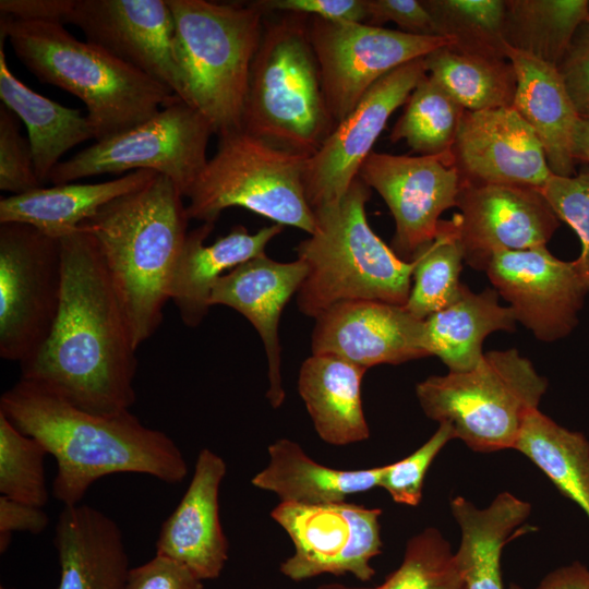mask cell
Masks as SVG:
<instances>
[{
  "mask_svg": "<svg viewBox=\"0 0 589 589\" xmlns=\"http://www.w3.org/2000/svg\"><path fill=\"white\" fill-rule=\"evenodd\" d=\"M60 239L61 304L49 337L21 364V380L96 416L135 402L136 345L94 237L77 229Z\"/></svg>",
  "mask_w": 589,
  "mask_h": 589,
  "instance_id": "cell-1",
  "label": "cell"
},
{
  "mask_svg": "<svg viewBox=\"0 0 589 589\" xmlns=\"http://www.w3.org/2000/svg\"><path fill=\"white\" fill-rule=\"evenodd\" d=\"M0 412L53 456L52 495L64 506L80 504L91 485L108 474L141 473L176 484L188 473L176 442L130 410L92 414L20 378L1 395Z\"/></svg>",
  "mask_w": 589,
  "mask_h": 589,
  "instance_id": "cell-2",
  "label": "cell"
},
{
  "mask_svg": "<svg viewBox=\"0 0 589 589\" xmlns=\"http://www.w3.org/2000/svg\"><path fill=\"white\" fill-rule=\"evenodd\" d=\"M183 195L167 177L124 194L79 227L98 245L139 347L159 327L187 235Z\"/></svg>",
  "mask_w": 589,
  "mask_h": 589,
  "instance_id": "cell-3",
  "label": "cell"
},
{
  "mask_svg": "<svg viewBox=\"0 0 589 589\" xmlns=\"http://www.w3.org/2000/svg\"><path fill=\"white\" fill-rule=\"evenodd\" d=\"M0 43L41 83L60 87L85 104L96 141L129 130L179 97L167 86L81 41L61 23L21 21L1 14Z\"/></svg>",
  "mask_w": 589,
  "mask_h": 589,
  "instance_id": "cell-4",
  "label": "cell"
},
{
  "mask_svg": "<svg viewBox=\"0 0 589 589\" xmlns=\"http://www.w3.org/2000/svg\"><path fill=\"white\" fill-rule=\"evenodd\" d=\"M371 189L358 177L342 199L314 211L315 230L296 248L308 267L297 292L301 313L316 318L345 301L407 303L414 260H401L370 227Z\"/></svg>",
  "mask_w": 589,
  "mask_h": 589,
  "instance_id": "cell-5",
  "label": "cell"
},
{
  "mask_svg": "<svg viewBox=\"0 0 589 589\" xmlns=\"http://www.w3.org/2000/svg\"><path fill=\"white\" fill-rule=\"evenodd\" d=\"M167 2L175 21L182 100L196 109L218 136L240 129L265 14L252 2Z\"/></svg>",
  "mask_w": 589,
  "mask_h": 589,
  "instance_id": "cell-6",
  "label": "cell"
},
{
  "mask_svg": "<svg viewBox=\"0 0 589 589\" xmlns=\"http://www.w3.org/2000/svg\"><path fill=\"white\" fill-rule=\"evenodd\" d=\"M309 16L266 22L251 63L241 129L279 147L313 155L336 125L308 32Z\"/></svg>",
  "mask_w": 589,
  "mask_h": 589,
  "instance_id": "cell-7",
  "label": "cell"
},
{
  "mask_svg": "<svg viewBox=\"0 0 589 589\" xmlns=\"http://www.w3.org/2000/svg\"><path fill=\"white\" fill-rule=\"evenodd\" d=\"M532 362L515 348L483 353L462 372L448 371L418 383L424 414L447 423L455 438L478 453L514 448L526 418L548 388Z\"/></svg>",
  "mask_w": 589,
  "mask_h": 589,
  "instance_id": "cell-8",
  "label": "cell"
},
{
  "mask_svg": "<svg viewBox=\"0 0 589 589\" xmlns=\"http://www.w3.org/2000/svg\"><path fill=\"white\" fill-rule=\"evenodd\" d=\"M218 137L216 154L185 196L189 218L215 224L224 209L243 207L312 235L315 217L303 185L310 156L274 145L241 128Z\"/></svg>",
  "mask_w": 589,
  "mask_h": 589,
  "instance_id": "cell-9",
  "label": "cell"
},
{
  "mask_svg": "<svg viewBox=\"0 0 589 589\" xmlns=\"http://www.w3.org/2000/svg\"><path fill=\"white\" fill-rule=\"evenodd\" d=\"M213 133L208 121L178 98L146 121L60 161L48 181L63 184L104 173L152 170L169 178L185 197L208 160Z\"/></svg>",
  "mask_w": 589,
  "mask_h": 589,
  "instance_id": "cell-10",
  "label": "cell"
},
{
  "mask_svg": "<svg viewBox=\"0 0 589 589\" xmlns=\"http://www.w3.org/2000/svg\"><path fill=\"white\" fill-rule=\"evenodd\" d=\"M63 263L59 238L24 223H0V356L33 359L59 313Z\"/></svg>",
  "mask_w": 589,
  "mask_h": 589,
  "instance_id": "cell-11",
  "label": "cell"
},
{
  "mask_svg": "<svg viewBox=\"0 0 589 589\" xmlns=\"http://www.w3.org/2000/svg\"><path fill=\"white\" fill-rule=\"evenodd\" d=\"M308 32L322 79L328 111L341 121L365 93L396 68L449 45L365 23L309 16Z\"/></svg>",
  "mask_w": 589,
  "mask_h": 589,
  "instance_id": "cell-12",
  "label": "cell"
},
{
  "mask_svg": "<svg viewBox=\"0 0 589 589\" xmlns=\"http://www.w3.org/2000/svg\"><path fill=\"white\" fill-rule=\"evenodd\" d=\"M381 515V508L346 501L315 506L280 502L271 516L294 546L281 574L294 581L323 574L369 581L375 575L370 562L383 548Z\"/></svg>",
  "mask_w": 589,
  "mask_h": 589,
  "instance_id": "cell-13",
  "label": "cell"
},
{
  "mask_svg": "<svg viewBox=\"0 0 589 589\" xmlns=\"http://www.w3.org/2000/svg\"><path fill=\"white\" fill-rule=\"evenodd\" d=\"M426 74L424 57L409 61L377 81L311 155L303 172L306 201L316 211L338 203L385 129Z\"/></svg>",
  "mask_w": 589,
  "mask_h": 589,
  "instance_id": "cell-14",
  "label": "cell"
},
{
  "mask_svg": "<svg viewBox=\"0 0 589 589\" xmlns=\"http://www.w3.org/2000/svg\"><path fill=\"white\" fill-rule=\"evenodd\" d=\"M358 177L385 201L395 220L393 251L404 261L430 244L441 215L456 206L461 178L453 156L372 152Z\"/></svg>",
  "mask_w": 589,
  "mask_h": 589,
  "instance_id": "cell-15",
  "label": "cell"
},
{
  "mask_svg": "<svg viewBox=\"0 0 589 589\" xmlns=\"http://www.w3.org/2000/svg\"><path fill=\"white\" fill-rule=\"evenodd\" d=\"M455 221L465 262L485 271L501 252L546 245L561 225L538 188L461 180Z\"/></svg>",
  "mask_w": 589,
  "mask_h": 589,
  "instance_id": "cell-16",
  "label": "cell"
},
{
  "mask_svg": "<svg viewBox=\"0 0 589 589\" xmlns=\"http://www.w3.org/2000/svg\"><path fill=\"white\" fill-rule=\"evenodd\" d=\"M485 272L516 321L537 339L556 341L576 328L589 284L573 261L560 260L541 245L501 252Z\"/></svg>",
  "mask_w": 589,
  "mask_h": 589,
  "instance_id": "cell-17",
  "label": "cell"
},
{
  "mask_svg": "<svg viewBox=\"0 0 589 589\" xmlns=\"http://www.w3.org/2000/svg\"><path fill=\"white\" fill-rule=\"evenodd\" d=\"M64 23L86 41L167 86L182 100L175 21L167 0H75Z\"/></svg>",
  "mask_w": 589,
  "mask_h": 589,
  "instance_id": "cell-18",
  "label": "cell"
},
{
  "mask_svg": "<svg viewBox=\"0 0 589 589\" xmlns=\"http://www.w3.org/2000/svg\"><path fill=\"white\" fill-rule=\"evenodd\" d=\"M312 354H330L363 369L428 357L424 321L404 305L356 300L337 303L316 318Z\"/></svg>",
  "mask_w": 589,
  "mask_h": 589,
  "instance_id": "cell-19",
  "label": "cell"
},
{
  "mask_svg": "<svg viewBox=\"0 0 589 589\" xmlns=\"http://www.w3.org/2000/svg\"><path fill=\"white\" fill-rule=\"evenodd\" d=\"M453 163L461 180L542 189L553 175L533 130L512 107L465 110Z\"/></svg>",
  "mask_w": 589,
  "mask_h": 589,
  "instance_id": "cell-20",
  "label": "cell"
},
{
  "mask_svg": "<svg viewBox=\"0 0 589 589\" xmlns=\"http://www.w3.org/2000/svg\"><path fill=\"white\" fill-rule=\"evenodd\" d=\"M226 471L219 455L201 449L190 484L156 541V554L182 564L202 581L219 577L228 560L218 501Z\"/></svg>",
  "mask_w": 589,
  "mask_h": 589,
  "instance_id": "cell-21",
  "label": "cell"
},
{
  "mask_svg": "<svg viewBox=\"0 0 589 589\" xmlns=\"http://www.w3.org/2000/svg\"><path fill=\"white\" fill-rule=\"evenodd\" d=\"M308 273L301 260L281 263L266 253L253 257L218 278L209 303L226 305L241 313L256 329L265 348L269 386L266 397L273 408L285 400L280 375V314L297 293Z\"/></svg>",
  "mask_w": 589,
  "mask_h": 589,
  "instance_id": "cell-22",
  "label": "cell"
},
{
  "mask_svg": "<svg viewBox=\"0 0 589 589\" xmlns=\"http://www.w3.org/2000/svg\"><path fill=\"white\" fill-rule=\"evenodd\" d=\"M60 578L53 589H124L129 556L119 525L86 504L64 506L55 527Z\"/></svg>",
  "mask_w": 589,
  "mask_h": 589,
  "instance_id": "cell-23",
  "label": "cell"
},
{
  "mask_svg": "<svg viewBox=\"0 0 589 589\" xmlns=\"http://www.w3.org/2000/svg\"><path fill=\"white\" fill-rule=\"evenodd\" d=\"M506 58L516 74L513 107L539 139L551 172L574 176L572 144L579 113L558 68L507 45Z\"/></svg>",
  "mask_w": 589,
  "mask_h": 589,
  "instance_id": "cell-24",
  "label": "cell"
},
{
  "mask_svg": "<svg viewBox=\"0 0 589 589\" xmlns=\"http://www.w3.org/2000/svg\"><path fill=\"white\" fill-rule=\"evenodd\" d=\"M214 226L202 224L188 232L171 285L170 300L189 327L199 326L206 316L213 287L224 272L264 254L266 245L284 228L273 224L250 233L243 226H236L213 244L204 245Z\"/></svg>",
  "mask_w": 589,
  "mask_h": 589,
  "instance_id": "cell-25",
  "label": "cell"
},
{
  "mask_svg": "<svg viewBox=\"0 0 589 589\" xmlns=\"http://www.w3.org/2000/svg\"><path fill=\"white\" fill-rule=\"evenodd\" d=\"M365 371L330 354H311L302 362L298 390L325 443L344 446L370 436L361 399Z\"/></svg>",
  "mask_w": 589,
  "mask_h": 589,
  "instance_id": "cell-26",
  "label": "cell"
},
{
  "mask_svg": "<svg viewBox=\"0 0 589 589\" xmlns=\"http://www.w3.org/2000/svg\"><path fill=\"white\" fill-rule=\"evenodd\" d=\"M158 173L136 170L99 183H63L10 195L0 201V223L28 224L61 238L93 217L109 202L148 184Z\"/></svg>",
  "mask_w": 589,
  "mask_h": 589,
  "instance_id": "cell-27",
  "label": "cell"
},
{
  "mask_svg": "<svg viewBox=\"0 0 589 589\" xmlns=\"http://www.w3.org/2000/svg\"><path fill=\"white\" fill-rule=\"evenodd\" d=\"M268 456L267 466L251 479V484L275 493L283 503L297 505L344 502L351 494L378 486L384 471V466L359 470L326 467L288 438L271 444Z\"/></svg>",
  "mask_w": 589,
  "mask_h": 589,
  "instance_id": "cell-28",
  "label": "cell"
},
{
  "mask_svg": "<svg viewBox=\"0 0 589 589\" xmlns=\"http://www.w3.org/2000/svg\"><path fill=\"white\" fill-rule=\"evenodd\" d=\"M494 288L474 292L462 284L458 298L424 320V348L450 372L474 368L483 356L482 345L492 333L514 332L516 317L498 302Z\"/></svg>",
  "mask_w": 589,
  "mask_h": 589,
  "instance_id": "cell-29",
  "label": "cell"
},
{
  "mask_svg": "<svg viewBox=\"0 0 589 589\" xmlns=\"http://www.w3.org/2000/svg\"><path fill=\"white\" fill-rule=\"evenodd\" d=\"M450 509L460 528L455 556L467 589H504L502 551L529 517L530 503L502 492L485 508H478L462 496L454 497Z\"/></svg>",
  "mask_w": 589,
  "mask_h": 589,
  "instance_id": "cell-30",
  "label": "cell"
},
{
  "mask_svg": "<svg viewBox=\"0 0 589 589\" xmlns=\"http://www.w3.org/2000/svg\"><path fill=\"white\" fill-rule=\"evenodd\" d=\"M0 98L26 125L35 172L41 184L60 158L82 142L94 139L86 116L64 107L21 82L10 70L0 44Z\"/></svg>",
  "mask_w": 589,
  "mask_h": 589,
  "instance_id": "cell-31",
  "label": "cell"
},
{
  "mask_svg": "<svg viewBox=\"0 0 589 589\" xmlns=\"http://www.w3.org/2000/svg\"><path fill=\"white\" fill-rule=\"evenodd\" d=\"M514 449L528 457L589 519V441L539 409L526 418Z\"/></svg>",
  "mask_w": 589,
  "mask_h": 589,
  "instance_id": "cell-32",
  "label": "cell"
},
{
  "mask_svg": "<svg viewBox=\"0 0 589 589\" xmlns=\"http://www.w3.org/2000/svg\"><path fill=\"white\" fill-rule=\"evenodd\" d=\"M589 0H505L508 47L558 67L579 27L589 21Z\"/></svg>",
  "mask_w": 589,
  "mask_h": 589,
  "instance_id": "cell-33",
  "label": "cell"
},
{
  "mask_svg": "<svg viewBox=\"0 0 589 589\" xmlns=\"http://www.w3.org/2000/svg\"><path fill=\"white\" fill-rule=\"evenodd\" d=\"M424 65L465 110L513 106L516 74L508 59L465 53L447 45L425 56Z\"/></svg>",
  "mask_w": 589,
  "mask_h": 589,
  "instance_id": "cell-34",
  "label": "cell"
},
{
  "mask_svg": "<svg viewBox=\"0 0 589 589\" xmlns=\"http://www.w3.org/2000/svg\"><path fill=\"white\" fill-rule=\"evenodd\" d=\"M465 109L428 73L409 95L389 140L419 155L452 156Z\"/></svg>",
  "mask_w": 589,
  "mask_h": 589,
  "instance_id": "cell-35",
  "label": "cell"
},
{
  "mask_svg": "<svg viewBox=\"0 0 589 589\" xmlns=\"http://www.w3.org/2000/svg\"><path fill=\"white\" fill-rule=\"evenodd\" d=\"M412 260L416 262L413 283L404 306L424 321L453 303L462 287L460 273L465 256L454 219H442L434 240Z\"/></svg>",
  "mask_w": 589,
  "mask_h": 589,
  "instance_id": "cell-36",
  "label": "cell"
},
{
  "mask_svg": "<svg viewBox=\"0 0 589 589\" xmlns=\"http://www.w3.org/2000/svg\"><path fill=\"white\" fill-rule=\"evenodd\" d=\"M454 50L506 58L505 0H421Z\"/></svg>",
  "mask_w": 589,
  "mask_h": 589,
  "instance_id": "cell-37",
  "label": "cell"
},
{
  "mask_svg": "<svg viewBox=\"0 0 589 589\" xmlns=\"http://www.w3.org/2000/svg\"><path fill=\"white\" fill-rule=\"evenodd\" d=\"M316 589H467L449 543L436 528H426L407 541L400 565L375 587L323 584Z\"/></svg>",
  "mask_w": 589,
  "mask_h": 589,
  "instance_id": "cell-38",
  "label": "cell"
},
{
  "mask_svg": "<svg viewBox=\"0 0 589 589\" xmlns=\"http://www.w3.org/2000/svg\"><path fill=\"white\" fill-rule=\"evenodd\" d=\"M46 448L22 433L0 412V493L37 507H44L49 494L44 459Z\"/></svg>",
  "mask_w": 589,
  "mask_h": 589,
  "instance_id": "cell-39",
  "label": "cell"
},
{
  "mask_svg": "<svg viewBox=\"0 0 589 589\" xmlns=\"http://www.w3.org/2000/svg\"><path fill=\"white\" fill-rule=\"evenodd\" d=\"M540 190L558 219L577 235L581 249L573 262L589 284V166L570 177L552 175Z\"/></svg>",
  "mask_w": 589,
  "mask_h": 589,
  "instance_id": "cell-40",
  "label": "cell"
},
{
  "mask_svg": "<svg viewBox=\"0 0 589 589\" xmlns=\"http://www.w3.org/2000/svg\"><path fill=\"white\" fill-rule=\"evenodd\" d=\"M454 437L447 423H438L434 434L409 456L384 465L380 485L394 502L407 506H418L422 498L423 481L426 471L441 452Z\"/></svg>",
  "mask_w": 589,
  "mask_h": 589,
  "instance_id": "cell-41",
  "label": "cell"
},
{
  "mask_svg": "<svg viewBox=\"0 0 589 589\" xmlns=\"http://www.w3.org/2000/svg\"><path fill=\"white\" fill-rule=\"evenodd\" d=\"M43 187L38 180L28 139L20 132L17 117L0 107V190L23 194Z\"/></svg>",
  "mask_w": 589,
  "mask_h": 589,
  "instance_id": "cell-42",
  "label": "cell"
},
{
  "mask_svg": "<svg viewBox=\"0 0 589 589\" xmlns=\"http://www.w3.org/2000/svg\"><path fill=\"white\" fill-rule=\"evenodd\" d=\"M365 4L369 25L381 27L386 22H393L407 34L441 37L421 0H365Z\"/></svg>",
  "mask_w": 589,
  "mask_h": 589,
  "instance_id": "cell-43",
  "label": "cell"
},
{
  "mask_svg": "<svg viewBox=\"0 0 589 589\" xmlns=\"http://www.w3.org/2000/svg\"><path fill=\"white\" fill-rule=\"evenodd\" d=\"M266 13H298L330 21L365 23V0H260L252 2Z\"/></svg>",
  "mask_w": 589,
  "mask_h": 589,
  "instance_id": "cell-44",
  "label": "cell"
},
{
  "mask_svg": "<svg viewBox=\"0 0 589 589\" xmlns=\"http://www.w3.org/2000/svg\"><path fill=\"white\" fill-rule=\"evenodd\" d=\"M124 589H204V586L182 564L155 554L148 562L130 568Z\"/></svg>",
  "mask_w": 589,
  "mask_h": 589,
  "instance_id": "cell-45",
  "label": "cell"
},
{
  "mask_svg": "<svg viewBox=\"0 0 589 589\" xmlns=\"http://www.w3.org/2000/svg\"><path fill=\"white\" fill-rule=\"evenodd\" d=\"M579 115L589 111V21L577 31L557 67Z\"/></svg>",
  "mask_w": 589,
  "mask_h": 589,
  "instance_id": "cell-46",
  "label": "cell"
},
{
  "mask_svg": "<svg viewBox=\"0 0 589 589\" xmlns=\"http://www.w3.org/2000/svg\"><path fill=\"white\" fill-rule=\"evenodd\" d=\"M75 0H1V14L21 21L64 24Z\"/></svg>",
  "mask_w": 589,
  "mask_h": 589,
  "instance_id": "cell-47",
  "label": "cell"
},
{
  "mask_svg": "<svg viewBox=\"0 0 589 589\" xmlns=\"http://www.w3.org/2000/svg\"><path fill=\"white\" fill-rule=\"evenodd\" d=\"M48 524L49 517L41 507L0 496V533L19 531L39 534Z\"/></svg>",
  "mask_w": 589,
  "mask_h": 589,
  "instance_id": "cell-48",
  "label": "cell"
},
{
  "mask_svg": "<svg viewBox=\"0 0 589 589\" xmlns=\"http://www.w3.org/2000/svg\"><path fill=\"white\" fill-rule=\"evenodd\" d=\"M537 589H589V568L578 561L557 567L543 577Z\"/></svg>",
  "mask_w": 589,
  "mask_h": 589,
  "instance_id": "cell-49",
  "label": "cell"
},
{
  "mask_svg": "<svg viewBox=\"0 0 589 589\" xmlns=\"http://www.w3.org/2000/svg\"><path fill=\"white\" fill-rule=\"evenodd\" d=\"M572 154L575 163L589 166V111L579 115L573 135Z\"/></svg>",
  "mask_w": 589,
  "mask_h": 589,
  "instance_id": "cell-50",
  "label": "cell"
},
{
  "mask_svg": "<svg viewBox=\"0 0 589 589\" xmlns=\"http://www.w3.org/2000/svg\"><path fill=\"white\" fill-rule=\"evenodd\" d=\"M508 589H525V588H522L521 586H519V585H517V584L512 582V584L508 586Z\"/></svg>",
  "mask_w": 589,
  "mask_h": 589,
  "instance_id": "cell-51",
  "label": "cell"
},
{
  "mask_svg": "<svg viewBox=\"0 0 589 589\" xmlns=\"http://www.w3.org/2000/svg\"><path fill=\"white\" fill-rule=\"evenodd\" d=\"M0 589H14V588H7V587L1 586Z\"/></svg>",
  "mask_w": 589,
  "mask_h": 589,
  "instance_id": "cell-52",
  "label": "cell"
},
{
  "mask_svg": "<svg viewBox=\"0 0 589 589\" xmlns=\"http://www.w3.org/2000/svg\"><path fill=\"white\" fill-rule=\"evenodd\" d=\"M588 9H589V2H588Z\"/></svg>",
  "mask_w": 589,
  "mask_h": 589,
  "instance_id": "cell-53",
  "label": "cell"
}]
</instances>
